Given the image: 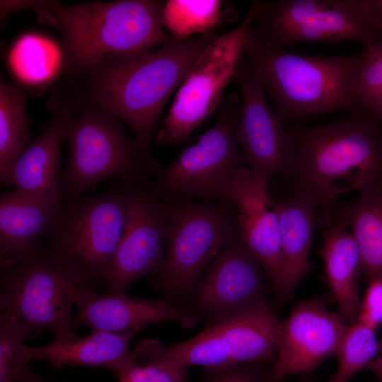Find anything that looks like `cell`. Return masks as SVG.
Segmentation results:
<instances>
[{
	"label": "cell",
	"mask_w": 382,
	"mask_h": 382,
	"mask_svg": "<svg viewBox=\"0 0 382 382\" xmlns=\"http://www.w3.org/2000/svg\"><path fill=\"white\" fill-rule=\"evenodd\" d=\"M216 35L213 30L184 40L173 38L155 49L89 68L69 76L66 95L76 104L96 107L120 120L151 153L163 106Z\"/></svg>",
	"instance_id": "obj_1"
},
{
	"label": "cell",
	"mask_w": 382,
	"mask_h": 382,
	"mask_svg": "<svg viewBox=\"0 0 382 382\" xmlns=\"http://www.w3.org/2000/svg\"><path fill=\"white\" fill-rule=\"evenodd\" d=\"M166 1H95L64 5L35 1L37 20L57 29L70 76L136 52L163 45L173 38L163 24Z\"/></svg>",
	"instance_id": "obj_2"
},
{
	"label": "cell",
	"mask_w": 382,
	"mask_h": 382,
	"mask_svg": "<svg viewBox=\"0 0 382 382\" xmlns=\"http://www.w3.org/2000/svg\"><path fill=\"white\" fill-rule=\"evenodd\" d=\"M296 149L290 179L294 194H306L320 208L327 224L337 197L345 192L339 180L351 178V190L382 178V121L360 108L347 117L328 124L289 128Z\"/></svg>",
	"instance_id": "obj_3"
},
{
	"label": "cell",
	"mask_w": 382,
	"mask_h": 382,
	"mask_svg": "<svg viewBox=\"0 0 382 382\" xmlns=\"http://www.w3.org/2000/svg\"><path fill=\"white\" fill-rule=\"evenodd\" d=\"M244 54L283 125L327 112L363 108L359 79L365 51L337 57L301 54L270 45L250 32Z\"/></svg>",
	"instance_id": "obj_4"
},
{
	"label": "cell",
	"mask_w": 382,
	"mask_h": 382,
	"mask_svg": "<svg viewBox=\"0 0 382 382\" xmlns=\"http://www.w3.org/2000/svg\"><path fill=\"white\" fill-rule=\"evenodd\" d=\"M73 103L66 134L69 156L60 189L66 202L108 179L134 183L160 171L151 154L127 133L120 120L96 107Z\"/></svg>",
	"instance_id": "obj_5"
},
{
	"label": "cell",
	"mask_w": 382,
	"mask_h": 382,
	"mask_svg": "<svg viewBox=\"0 0 382 382\" xmlns=\"http://www.w3.org/2000/svg\"><path fill=\"white\" fill-rule=\"evenodd\" d=\"M165 202L166 251L155 284L171 305L183 307L204 272L238 236L236 208L230 200L212 204L183 198Z\"/></svg>",
	"instance_id": "obj_6"
},
{
	"label": "cell",
	"mask_w": 382,
	"mask_h": 382,
	"mask_svg": "<svg viewBox=\"0 0 382 382\" xmlns=\"http://www.w3.org/2000/svg\"><path fill=\"white\" fill-rule=\"evenodd\" d=\"M240 112L241 101L235 94L221 100L215 123L146 184L152 195L162 202L228 200L232 180L246 165L235 137Z\"/></svg>",
	"instance_id": "obj_7"
},
{
	"label": "cell",
	"mask_w": 382,
	"mask_h": 382,
	"mask_svg": "<svg viewBox=\"0 0 382 382\" xmlns=\"http://www.w3.org/2000/svg\"><path fill=\"white\" fill-rule=\"evenodd\" d=\"M126 205L127 186L120 180L100 195L69 201L47 234L45 248L92 284L106 283L124 231Z\"/></svg>",
	"instance_id": "obj_8"
},
{
	"label": "cell",
	"mask_w": 382,
	"mask_h": 382,
	"mask_svg": "<svg viewBox=\"0 0 382 382\" xmlns=\"http://www.w3.org/2000/svg\"><path fill=\"white\" fill-rule=\"evenodd\" d=\"M281 320L267 303L216 322L195 336L166 348L159 341L141 343L166 364L218 368L274 361Z\"/></svg>",
	"instance_id": "obj_9"
},
{
	"label": "cell",
	"mask_w": 382,
	"mask_h": 382,
	"mask_svg": "<svg viewBox=\"0 0 382 382\" xmlns=\"http://www.w3.org/2000/svg\"><path fill=\"white\" fill-rule=\"evenodd\" d=\"M91 283L42 245L20 262L1 267L0 308L33 330L54 337L74 332L69 291Z\"/></svg>",
	"instance_id": "obj_10"
},
{
	"label": "cell",
	"mask_w": 382,
	"mask_h": 382,
	"mask_svg": "<svg viewBox=\"0 0 382 382\" xmlns=\"http://www.w3.org/2000/svg\"><path fill=\"white\" fill-rule=\"evenodd\" d=\"M257 14V1H254L241 23L209 42L178 88L156 142L183 141L218 107L244 54Z\"/></svg>",
	"instance_id": "obj_11"
},
{
	"label": "cell",
	"mask_w": 382,
	"mask_h": 382,
	"mask_svg": "<svg viewBox=\"0 0 382 382\" xmlns=\"http://www.w3.org/2000/svg\"><path fill=\"white\" fill-rule=\"evenodd\" d=\"M257 1V14L251 33L274 47L349 40L368 47L378 40L351 0Z\"/></svg>",
	"instance_id": "obj_12"
},
{
	"label": "cell",
	"mask_w": 382,
	"mask_h": 382,
	"mask_svg": "<svg viewBox=\"0 0 382 382\" xmlns=\"http://www.w3.org/2000/svg\"><path fill=\"white\" fill-rule=\"evenodd\" d=\"M233 78L242 100L235 137L254 179L267 185L277 176L290 178L296 161V143L269 106L266 93L243 55Z\"/></svg>",
	"instance_id": "obj_13"
},
{
	"label": "cell",
	"mask_w": 382,
	"mask_h": 382,
	"mask_svg": "<svg viewBox=\"0 0 382 382\" xmlns=\"http://www.w3.org/2000/svg\"><path fill=\"white\" fill-rule=\"evenodd\" d=\"M126 186L125 228L106 277L109 292L120 294L142 276L157 274L166 251V203L144 182Z\"/></svg>",
	"instance_id": "obj_14"
},
{
	"label": "cell",
	"mask_w": 382,
	"mask_h": 382,
	"mask_svg": "<svg viewBox=\"0 0 382 382\" xmlns=\"http://www.w3.org/2000/svg\"><path fill=\"white\" fill-rule=\"evenodd\" d=\"M264 271L238 236L215 258L192 289L184 308L216 323L266 303Z\"/></svg>",
	"instance_id": "obj_15"
},
{
	"label": "cell",
	"mask_w": 382,
	"mask_h": 382,
	"mask_svg": "<svg viewBox=\"0 0 382 382\" xmlns=\"http://www.w3.org/2000/svg\"><path fill=\"white\" fill-rule=\"evenodd\" d=\"M347 326L328 309L322 297L299 302L281 320L275 358L267 373L270 381L312 372L326 359L336 357Z\"/></svg>",
	"instance_id": "obj_16"
},
{
	"label": "cell",
	"mask_w": 382,
	"mask_h": 382,
	"mask_svg": "<svg viewBox=\"0 0 382 382\" xmlns=\"http://www.w3.org/2000/svg\"><path fill=\"white\" fill-rule=\"evenodd\" d=\"M69 299L78 310L74 320L76 328L86 325L91 330L138 332L160 322H175L191 329L199 321L191 311L173 306L163 297L143 299L110 292L99 295L93 286L82 285L72 288Z\"/></svg>",
	"instance_id": "obj_17"
},
{
	"label": "cell",
	"mask_w": 382,
	"mask_h": 382,
	"mask_svg": "<svg viewBox=\"0 0 382 382\" xmlns=\"http://www.w3.org/2000/svg\"><path fill=\"white\" fill-rule=\"evenodd\" d=\"M267 186L257 182L250 168L236 172L227 192L237 211L238 237L257 260L274 289L282 271L280 231Z\"/></svg>",
	"instance_id": "obj_18"
},
{
	"label": "cell",
	"mask_w": 382,
	"mask_h": 382,
	"mask_svg": "<svg viewBox=\"0 0 382 382\" xmlns=\"http://www.w3.org/2000/svg\"><path fill=\"white\" fill-rule=\"evenodd\" d=\"M48 105L52 119L21 154L1 183L14 185L37 197L60 202V146L66 139L74 105L68 96L59 93L52 94Z\"/></svg>",
	"instance_id": "obj_19"
},
{
	"label": "cell",
	"mask_w": 382,
	"mask_h": 382,
	"mask_svg": "<svg viewBox=\"0 0 382 382\" xmlns=\"http://www.w3.org/2000/svg\"><path fill=\"white\" fill-rule=\"evenodd\" d=\"M136 332H115L91 330L86 336L71 332L41 347L23 345L21 361L24 366L37 359L47 360L54 368L63 365L105 367L115 375L138 364L129 343Z\"/></svg>",
	"instance_id": "obj_20"
},
{
	"label": "cell",
	"mask_w": 382,
	"mask_h": 382,
	"mask_svg": "<svg viewBox=\"0 0 382 382\" xmlns=\"http://www.w3.org/2000/svg\"><path fill=\"white\" fill-rule=\"evenodd\" d=\"M60 202L18 189L0 196V265L16 264L40 247L62 213Z\"/></svg>",
	"instance_id": "obj_21"
},
{
	"label": "cell",
	"mask_w": 382,
	"mask_h": 382,
	"mask_svg": "<svg viewBox=\"0 0 382 382\" xmlns=\"http://www.w3.org/2000/svg\"><path fill=\"white\" fill-rule=\"evenodd\" d=\"M279 220L282 271L273 289L277 305L292 297L299 283L311 270L308 255L316 226L318 204L306 194H294L284 199L273 200Z\"/></svg>",
	"instance_id": "obj_22"
},
{
	"label": "cell",
	"mask_w": 382,
	"mask_h": 382,
	"mask_svg": "<svg viewBox=\"0 0 382 382\" xmlns=\"http://www.w3.org/2000/svg\"><path fill=\"white\" fill-rule=\"evenodd\" d=\"M324 227L319 252L324 261V279L337 305V314L345 325H350L357 321L360 311L359 252L345 224L332 221Z\"/></svg>",
	"instance_id": "obj_23"
},
{
	"label": "cell",
	"mask_w": 382,
	"mask_h": 382,
	"mask_svg": "<svg viewBox=\"0 0 382 382\" xmlns=\"http://www.w3.org/2000/svg\"><path fill=\"white\" fill-rule=\"evenodd\" d=\"M357 191L355 200L337 201L325 225L333 221L350 227L360 255L361 273L369 282L382 277V178L366 182Z\"/></svg>",
	"instance_id": "obj_24"
},
{
	"label": "cell",
	"mask_w": 382,
	"mask_h": 382,
	"mask_svg": "<svg viewBox=\"0 0 382 382\" xmlns=\"http://www.w3.org/2000/svg\"><path fill=\"white\" fill-rule=\"evenodd\" d=\"M64 59L63 50L54 41L43 35L27 33L11 47L8 64L20 81L42 87L58 75Z\"/></svg>",
	"instance_id": "obj_25"
},
{
	"label": "cell",
	"mask_w": 382,
	"mask_h": 382,
	"mask_svg": "<svg viewBox=\"0 0 382 382\" xmlns=\"http://www.w3.org/2000/svg\"><path fill=\"white\" fill-rule=\"evenodd\" d=\"M30 132L25 93L16 85L0 83V179L2 180L28 147Z\"/></svg>",
	"instance_id": "obj_26"
},
{
	"label": "cell",
	"mask_w": 382,
	"mask_h": 382,
	"mask_svg": "<svg viewBox=\"0 0 382 382\" xmlns=\"http://www.w3.org/2000/svg\"><path fill=\"white\" fill-rule=\"evenodd\" d=\"M223 4L218 0L166 1L163 26L172 38L179 40L208 33L219 25Z\"/></svg>",
	"instance_id": "obj_27"
},
{
	"label": "cell",
	"mask_w": 382,
	"mask_h": 382,
	"mask_svg": "<svg viewBox=\"0 0 382 382\" xmlns=\"http://www.w3.org/2000/svg\"><path fill=\"white\" fill-rule=\"evenodd\" d=\"M378 349L375 329L357 321L348 325L336 356L337 371L328 382H349L357 372L366 369Z\"/></svg>",
	"instance_id": "obj_28"
},
{
	"label": "cell",
	"mask_w": 382,
	"mask_h": 382,
	"mask_svg": "<svg viewBox=\"0 0 382 382\" xmlns=\"http://www.w3.org/2000/svg\"><path fill=\"white\" fill-rule=\"evenodd\" d=\"M33 330L16 317L0 311V382H19L28 366L21 361V349Z\"/></svg>",
	"instance_id": "obj_29"
},
{
	"label": "cell",
	"mask_w": 382,
	"mask_h": 382,
	"mask_svg": "<svg viewBox=\"0 0 382 382\" xmlns=\"http://www.w3.org/2000/svg\"><path fill=\"white\" fill-rule=\"evenodd\" d=\"M133 352L138 364L116 374L118 382H189L187 369L166 364L140 343Z\"/></svg>",
	"instance_id": "obj_30"
},
{
	"label": "cell",
	"mask_w": 382,
	"mask_h": 382,
	"mask_svg": "<svg viewBox=\"0 0 382 382\" xmlns=\"http://www.w3.org/2000/svg\"><path fill=\"white\" fill-rule=\"evenodd\" d=\"M366 47L359 88L363 108L369 110L382 88V38Z\"/></svg>",
	"instance_id": "obj_31"
},
{
	"label": "cell",
	"mask_w": 382,
	"mask_h": 382,
	"mask_svg": "<svg viewBox=\"0 0 382 382\" xmlns=\"http://www.w3.org/2000/svg\"><path fill=\"white\" fill-rule=\"evenodd\" d=\"M202 382H270L256 364L204 368Z\"/></svg>",
	"instance_id": "obj_32"
},
{
	"label": "cell",
	"mask_w": 382,
	"mask_h": 382,
	"mask_svg": "<svg viewBox=\"0 0 382 382\" xmlns=\"http://www.w3.org/2000/svg\"><path fill=\"white\" fill-rule=\"evenodd\" d=\"M368 283L361 301L357 322L376 329L382 323V277L374 279Z\"/></svg>",
	"instance_id": "obj_33"
},
{
	"label": "cell",
	"mask_w": 382,
	"mask_h": 382,
	"mask_svg": "<svg viewBox=\"0 0 382 382\" xmlns=\"http://www.w3.org/2000/svg\"><path fill=\"white\" fill-rule=\"evenodd\" d=\"M351 3L378 39L382 38V0H351Z\"/></svg>",
	"instance_id": "obj_34"
},
{
	"label": "cell",
	"mask_w": 382,
	"mask_h": 382,
	"mask_svg": "<svg viewBox=\"0 0 382 382\" xmlns=\"http://www.w3.org/2000/svg\"><path fill=\"white\" fill-rule=\"evenodd\" d=\"M366 369L372 371L382 382V337L378 342L377 355L367 364Z\"/></svg>",
	"instance_id": "obj_35"
},
{
	"label": "cell",
	"mask_w": 382,
	"mask_h": 382,
	"mask_svg": "<svg viewBox=\"0 0 382 382\" xmlns=\"http://www.w3.org/2000/svg\"><path fill=\"white\" fill-rule=\"evenodd\" d=\"M375 117L382 121V88L371 108L369 110Z\"/></svg>",
	"instance_id": "obj_36"
},
{
	"label": "cell",
	"mask_w": 382,
	"mask_h": 382,
	"mask_svg": "<svg viewBox=\"0 0 382 382\" xmlns=\"http://www.w3.org/2000/svg\"><path fill=\"white\" fill-rule=\"evenodd\" d=\"M19 382H48L42 377L35 374L28 367L23 374Z\"/></svg>",
	"instance_id": "obj_37"
},
{
	"label": "cell",
	"mask_w": 382,
	"mask_h": 382,
	"mask_svg": "<svg viewBox=\"0 0 382 382\" xmlns=\"http://www.w3.org/2000/svg\"><path fill=\"white\" fill-rule=\"evenodd\" d=\"M301 382H316L315 381H313L312 378H311L310 377H306V376H303L301 380Z\"/></svg>",
	"instance_id": "obj_38"
}]
</instances>
